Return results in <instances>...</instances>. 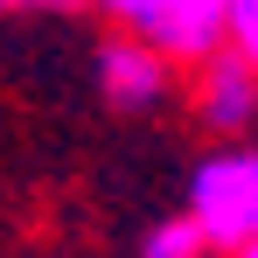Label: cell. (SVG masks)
I'll list each match as a JSON object with an SVG mask.
<instances>
[{
  "mask_svg": "<svg viewBox=\"0 0 258 258\" xmlns=\"http://www.w3.org/2000/svg\"><path fill=\"white\" fill-rule=\"evenodd\" d=\"M188 223L216 258L258 237V147H223L188 174Z\"/></svg>",
  "mask_w": 258,
  "mask_h": 258,
  "instance_id": "1",
  "label": "cell"
},
{
  "mask_svg": "<svg viewBox=\"0 0 258 258\" xmlns=\"http://www.w3.org/2000/svg\"><path fill=\"white\" fill-rule=\"evenodd\" d=\"M196 77H188V112H196V126L216 133V140H251L258 126V70L237 56V49L216 42L203 63H188Z\"/></svg>",
  "mask_w": 258,
  "mask_h": 258,
  "instance_id": "2",
  "label": "cell"
},
{
  "mask_svg": "<svg viewBox=\"0 0 258 258\" xmlns=\"http://www.w3.org/2000/svg\"><path fill=\"white\" fill-rule=\"evenodd\" d=\"M181 84V63H168L154 42H140L126 28H112L98 42V91L112 112H161Z\"/></svg>",
  "mask_w": 258,
  "mask_h": 258,
  "instance_id": "3",
  "label": "cell"
},
{
  "mask_svg": "<svg viewBox=\"0 0 258 258\" xmlns=\"http://www.w3.org/2000/svg\"><path fill=\"white\" fill-rule=\"evenodd\" d=\"M223 7L230 0H161V14L140 42H154L168 63H203L223 42Z\"/></svg>",
  "mask_w": 258,
  "mask_h": 258,
  "instance_id": "4",
  "label": "cell"
},
{
  "mask_svg": "<svg viewBox=\"0 0 258 258\" xmlns=\"http://www.w3.org/2000/svg\"><path fill=\"white\" fill-rule=\"evenodd\" d=\"M140 258H216V251L203 244V230H196L188 210H181V216H161V223L140 237Z\"/></svg>",
  "mask_w": 258,
  "mask_h": 258,
  "instance_id": "5",
  "label": "cell"
},
{
  "mask_svg": "<svg viewBox=\"0 0 258 258\" xmlns=\"http://www.w3.org/2000/svg\"><path fill=\"white\" fill-rule=\"evenodd\" d=\"M223 49H237L258 70V0H230L223 7Z\"/></svg>",
  "mask_w": 258,
  "mask_h": 258,
  "instance_id": "6",
  "label": "cell"
},
{
  "mask_svg": "<svg viewBox=\"0 0 258 258\" xmlns=\"http://www.w3.org/2000/svg\"><path fill=\"white\" fill-rule=\"evenodd\" d=\"M84 7H98L112 28H126V35H147L154 28V14H161V0H84Z\"/></svg>",
  "mask_w": 258,
  "mask_h": 258,
  "instance_id": "7",
  "label": "cell"
},
{
  "mask_svg": "<svg viewBox=\"0 0 258 258\" xmlns=\"http://www.w3.org/2000/svg\"><path fill=\"white\" fill-rule=\"evenodd\" d=\"M84 0H0V14H77Z\"/></svg>",
  "mask_w": 258,
  "mask_h": 258,
  "instance_id": "8",
  "label": "cell"
},
{
  "mask_svg": "<svg viewBox=\"0 0 258 258\" xmlns=\"http://www.w3.org/2000/svg\"><path fill=\"white\" fill-rule=\"evenodd\" d=\"M223 258H258V237H251V244H237V251H223Z\"/></svg>",
  "mask_w": 258,
  "mask_h": 258,
  "instance_id": "9",
  "label": "cell"
}]
</instances>
